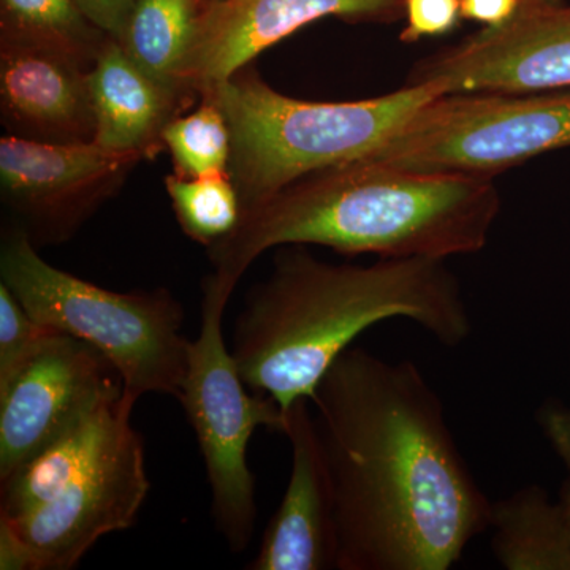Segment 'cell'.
Returning a JSON list of instances; mask_svg holds the SVG:
<instances>
[{
    "mask_svg": "<svg viewBox=\"0 0 570 570\" xmlns=\"http://www.w3.org/2000/svg\"><path fill=\"white\" fill-rule=\"evenodd\" d=\"M145 159L96 141L59 145L6 135L0 138L3 205L33 245H59L118 194Z\"/></svg>",
    "mask_w": 570,
    "mask_h": 570,
    "instance_id": "obj_10",
    "label": "cell"
},
{
    "mask_svg": "<svg viewBox=\"0 0 570 570\" xmlns=\"http://www.w3.org/2000/svg\"><path fill=\"white\" fill-rule=\"evenodd\" d=\"M51 330L33 321L20 299L0 283V385L28 362Z\"/></svg>",
    "mask_w": 570,
    "mask_h": 570,
    "instance_id": "obj_21",
    "label": "cell"
},
{
    "mask_svg": "<svg viewBox=\"0 0 570 570\" xmlns=\"http://www.w3.org/2000/svg\"><path fill=\"white\" fill-rule=\"evenodd\" d=\"M403 0H209L198 11L184 88L200 100L273 45L311 22L387 20Z\"/></svg>",
    "mask_w": 570,
    "mask_h": 570,
    "instance_id": "obj_12",
    "label": "cell"
},
{
    "mask_svg": "<svg viewBox=\"0 0 570 570\" xmlns=\"http://www.w3.org/2000/svg\"><path fill=\"white\" fill-rule=\"evenodd\" d=\"M206 2H209V0H205V3H206Z\"/></svg>",
    "mask_w": 570,
    "mask_h": 570,
    "instance_id": "obj_27",
    "label": "cell"
},
{
    "mask_svg": "<svg viewBox=\"0 0 570 570\" xmlns=\"http://www.w3.org/2000/svg\"><path fill=\"white\" fill-rule=\"evenodd\" d=\"M564 148H570V89L445 94L423 105L363 160L409 170L494 178Z\"/></svg>",
    "mask_w": 570,
    "mask_h": 570,
    "instance_id": "obj_7",
    "label": "cell"
},
{
    "mask_svg": "<svg viewBox=\"0 0 570 570\" xmlns=\"http://www.w3.org/2000/svg\"><path fill=\"white\" fill-rule=\"evenodd\" d=\"M491 550L508 570H570V530L561 504L530 485L491 502Z\"/></svg>",
    "mask_w": 570,
    "mask_h": 570,
    "instance_id": "obj_16",
    "label": "cell"
},
{
    "mask_svg": "<svg viewBox=\"0 0 570 570\" xmlns=\"http://www.w3.org/2000/svg\"><path fill=\"white\" fill-rule=\"evenodd\" d=\"M165 189L184 234L206 249L230 235L242 219V202L228 174L202 178L168 175Z\"/></svg>",
    "mask_w": 570,
    "mask_h": 570,
    "instance_id": "obj_19",
    "label": "cell"
},
{
    "mask_svg": "<svg viewBox=\"0 0 570 570\" xmlns=\"http://www.w3.org/2000/svg\"><path fill=\"white\" fill-rule=\"evenodd\" d=\"M407 82L442 94H534L570 89V7L521 6L498 28L434 52Z\"/></svg>",
    "mask_w": 570,
    "mask_h": 570,
    "instance_id": "obj_11",
    "label": "cell"
},
{
    "mask_svg": "<svg viewBox=\"0 0 570 570\" xmlns=\"http://www.w3.org/2000/svg\"><path fill=\"white\" fill-rule=\"evenodd\" d=\"M89 69L50 45L2 33L0 118L7 135L59 145L94 141Z\"/></svg>",
    "mask_w": 570,
    "mask_h": 570,
    "instance_id": "obj_13",
    "label": "cell"
},
{
    "mask_svg": "<svg viewBox=\"0 0 570 570\" xmlns=\"http://www.w3.org/2000/svg\"><path fill=\"white\" fill-rule=\"evenodd\" d=\"M137 0H75L81 13L112 39L122 40Z\"/></svg>",
    "mask_w": 570,
    "mask_h": 570,
    "instance_id": "obj_24",
    "label": "cell"
},
{
    "mask_svg": "<svg viewBox=\"0 0 570 570\" xmlns=\"http://www.w3.org/2000/svg\"><path fill=\"white\" fill-rule=\"evenodd\" d=\"M337 539V570H448L489 530L441 397L412 362L344 352L311 400Z\"/></svg>",
    "mask_w": 570,
    "mask_h": 570,
    "instance_id": "obj_1",
    "label": "cell"
},
{
    "mask_svg": "<svg viewBox=\"0 0 570 570\" xmlns=\"http://www.w3.org/2000/svg\"><path fill=\"white\" fill-rule=\"evenodd\" d=\"M89 89L96 118L94 141L111 151L146 157L164 148L165 127L193 104L153 80L112 37L89 69Z\"/></svg>",
    "mask_w": 570,
    "mask_h": 570,
    "instance_id": "obj_15",
    "label": "cell"
},
{
    "mask_svg": "<svg viewBox=\"0 0 570 570\" xmlns=\"http://www.w3.org/2000/svg\"><path fill=\"white\" fill-rule=\"evenodd\" d=\"M406 26L400 33L404 43L426 37L444 36L455 29L461 17V0H403Z\"/></svg>",
    "mask_w": 570,
    "mask_h": 570,
    "instance_id": "obj_22",
    "label": "cell"
},
{
    "mask_svg": "<svg viewBox=\"0 0 570 570\" xmlns=\"http://www.w3.org/2000/svg\"><path fill=\"white\" fill-rule=\"evenodd\" d=\"M538 419L543 434L549 439L551 448L560 456L569 472V480L562 490L560 504L570 530V407L549 404V406L540 409Z\"/></svg>",
    "mask_w": 570,
    "mask_h": 570,
    "instance_id": "obj_23",
    "label": "cell"
},
{
    "mask_svg": "<svg viewBox=\"0 0 570 570\" xmlns=\"http://www.w3.org/2000/svg\"><path fill=\"white\" fill-rule=\"evenodd\" d=\"M0 277L33 321L102 352L134 403L148 393L178 397L190 341L181 303L167 288L119 294L88 283L43 261L17 225L3 234Z\"/></svg>",
    "mask_w": 570,
    "mask_h": 570,
    "instance_id": "obj_5",
    "label": "cell"
},
{
    "mask_svg": "<svg viewBox=\"0 0 570 570\" xmlns=\"http://www.w3.org/2000/svg\"><path fill=\"white\" fill-rule=\"evenodd\" d=\"M149 490L145 445L129 419L43 501L0 519V569H73L105 535L134 527Z\"/></svg>",
    "mask_w": 570,
    "mask_h": 570,
    "instance_id": "obj_8",
    "label": "cell"
},
{
    "mask_svg": "<svg viewBox=\"0 0 570 570\" xmlns=\"http://www.w3.org/2000/svg\"><path fill=\"white\" fill-rule=\"evenodd\" d=\"M190 115L176 116L163 132L175 175L181 178L228 174L232 134L224 112L209 100H200Z\"/></svg>",
    "mask_w": 570,
    "mask_h": 570,
    "instance_id": "obj_20",
    "label": "cell"
},
{
    "mask_svg": "<svg viewBox=\"0 0 570 570\" xmlns=\"http://www.w3.org/2000/svg\"><path fill=\"white\" fill-rule=\"evenodd\" d=\"M121 396L122 379L102 352L51 330L0 385V482Z\"/></svg>",
    "mask_w": 570,
    "mask_h": 570,
    "instance_id": "obj_9",
    "label": "cell"
},
{
    "mask_svg": "<svg viewBox=\"0 0 570 570\" xmlns=\"http://www.w3.org/2000/svg\"><path fill=\"white\" fill-rule=\"evenodd\" d=\"M2 33L50 45L92 67L108 36L97 29L75 0H0Z\"/></svg>",
    "mask_w": 570,
    "mask_h": 570,
    "instance_id": "obj_18",
    "label": "cell"
},
{
    "mask_svg": "<svg viewBox=\"0 0 570 570\" xmlns=\"http://www.w3.org/2000/svg\"><path fill=\"white\" fill-rule=\"evenodd\" d=\"M561 0H523V6H557Z\"/></svg>",
    "mask_w": 570,
    "mask_h": 570,
    "instance_id": "obj_26",
    "label": "cell"
},
{
    "mask_svg": "<svg viewBox=\"0 0 570 570\" xmlns=\"http://www.w3.org/2000/svg\"><path fill=\"white\" fill-rule=\"evenodd\" d=\"M392 318L411 321L450 348L472 332L459 281L444 261L335 265L306 246H283L272 273L247 292L230 351L247 387L273 397L285 414L296 401L313 400L356 337Z\"/></svg>",
    "mask_w": 570,
    "mask_h": 570,
    "instance_id": "obj_2",
    "label": "cell"
},
{
    "mask_svg": "<svg viewBox=\"0 0 570 570\" xmlns=\"http://www.w3.org/2000/svg\"><path fill=\"white\" fill-rule=\"evenodd\" d=\"M311 406L303 397L285 412L291 480L249 570L336 569L335 508Z\"/></svg>",
    "mask_w": 570,
    "mask_h": 570,
    "instance_id": "obj_14",
    "label": "cell"
},
{
    "mask_svg": "<svg viewBox=\"0 0 570 570\" xmlns=\"http://www.w3.org/2000/svg\"><path fill=\"white\" fill-rule=\"evenodd\" d=\"M202 288L200 333L190 341L178 400L204 456L214 527L230 551L243 553L257 519L247 449L257 428L284 433L285 414L273 397L247 392L225 343L224 314L230 292L206 277Z\"/></svg>",
    "mask_w": 570,
    "mask_h": 570,
    "instance_id": "obj_6",
    "label": "cell"
},
{
    "mask_svg": "<svg viewBox=\"0 0 570 570\" xmlns=\"http://www.w3.org/2000/svg\"><path fill=\"white\" fill-rule=\"evenodd\" d=\"M439 96L430 82H406L373 99L307 102L245 67L200 100L217 105L230 127L228 175L243 213L307 175L366 159Z\"/></svg>",
    "mask_w": 570,
    "mask_h": 570,
    "instance_id": "obj_4",
    "label": "cell"
},
{
    "mask_svg": "<svg viewBox=\"0 0 570 570\" xmlns=\"http://www.w3.org/2000/svg\"><path fill=\"white\" fill-rule=\"evenodd\" d=\"M521 6L523 0H461V17L485 28H498L512 20Z\"/></svg>",
    "mask_w": 570,
    "mask_h": 570,
    "instance_id": "obj_25",
    "label": "cell"
},
{
    "mask_svg": "<svg viewBox=\"0 0 570 570\" xmlns=\"http://www.w3.org/2000/svg\"><path fill=\"white\" fill-rule=\"evenodd\" d=\"M197 0H137L121 40L124 50L153 80L194 102L184 88L193 47Z\"/></svg>",
    "mask_w": 570,
    "mask_h": 570,
    "instance_id": "obj_17",
    "label": "cell"
},
{
    "mask_svg": "<svg viewBox=\"0 0 570 570\" xmlns=\"http://www.w3.org/2000/svg\"><path fill=\"white\" fill-rule=\"evenodd\" d=\"M501 212L490 176L438 174L356 160L307 175L242 213L208 247V279L234 294L266 250L324 246L379 258L479 253Z\"/></svg>",
    "mask_w": 570,
    "mask_h": 570,
    "instance_id": "obj_3",
    "label": "cell"
}]
</instances>
